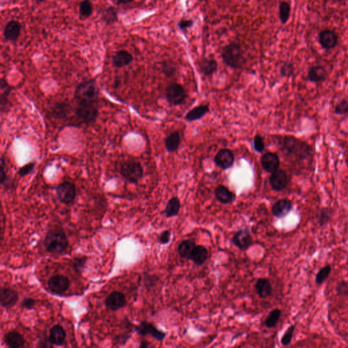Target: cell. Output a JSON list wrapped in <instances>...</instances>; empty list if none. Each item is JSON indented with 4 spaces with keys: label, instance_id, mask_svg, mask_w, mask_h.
Wrapping results in <instances>:
<instances>
[{
    "label": "cell",
    "instance_id": "7402d4cb",
    "mask_svg": "<svg viewBox=\"0 0 348 348\" xmlns=\"http://www.w3.org/2000/svg\"><path fill=\"white\" fill-rule=\"evenodd\" d=\"M214 196L216 200L224 205L233 204L236 200V195L225 186H217L214 190Z\"/></svg>",
    "mask_w": 348,
    "mask_h": 348
},
{
    "label": "cell",
    "instance_id": "4316f807",
    "mask_svg": "<svg viewBox=\"0 0 348 348\" xmlns=\"http://www.w3.org/2000/svg\"><path fill=\"white\" fill-rule=\"evenodd\" d=\"M196 246V243L193 240H183L177 247V254L182 259L190 261L192 253Z\"/></svg>",
    "mask_w": 348,
    "mask_h": 348
},
{
    "label": "cell",
    "instance_id": "30bf717a",
    "mask_svg": "<svg viewBox=\"0 0 348 348\" xmlns=\"http://www.w3.org/2000/svg\"><path fill=\"white\" fill-rule=\"evenodd\" d=\"M231 243L242 252H245L254 244L250 230L247 228L237 231L231 238Z\"/></svg>",
    "mask_w": 348,
    "mask_h": 348
},
{
    "label": "cell",
    "instance_id": "c3c4849f",
    "mask_svg": "<svg viewBox=\"0 0 348 348\" xmlns=\"http://www.w3.org/2000/svg\"><path fill=\"white\" fill-rule=\"evenodd\" d=\"M171 231L165 230L162 231L158 236V242L161 245H167L171 241Z\"/></svg>",
    "mask_w": 348,
    "mask_h": 348
},
{
    "label": "cell",
    "instance_id": "680465c9",
    "mask_svg": "<svg viewBox=\"0 0 348 348\" xmlns=\"http://www.w3.org/2000/svg\"></svg>",
    "mask_w": 348,
    "mask_h": 348
},
{
    "label": "cell",
    "instance_id": "816d5d0a",
    "mask_svg": "<svg viewBox=\"0 0 348 348\" xmlns=\"http://www.w3.org/2000/svg\"><path fill=\"white\" fill-rule=\"evenodd\" d=\"M194 21L193 20L181 19L177 23V27L181 30H186L188 28H191L193 26Z\"/></svg>",
    "mask_w": 348,
    "mask_h": 348
},
{
    "label": "cell",
    "instance_id": "f546056e",
    "mask_svg": "<svg viewBox=\"0 0 348 348\" xmlns=\"http://www.w3.org/2000/svg\"><path fill=\"white\" fill-rule=\"evenodd\" d=\"M181 209V202L178 197H174L167 203L166 208L163 211L167 218L177 216Z\"/></svg>",
    "mask_w": 348,
    "mask_h": 348
},
{
    "label": "cell",
    "instance_id": "681fc988",
    "mask_svg": "<svg viewBox=\"0 0 348 348\" xmlns=\"http://www.w3.org/2000/svg\"><path fill=\"white\" fill-rule=\"evenodd\" d=\"M35 305H36V301L31 297L25 298L21 303V306L23 308L30 310L34 309Z\"/></svg>",
    "mask_w": 348,
    "mask_h": 348
},
{
    "label": "cell",
    "instance_id": "f5cc1de1",
    "mask_svg": "<svg viewBox=\"0 0 348 348\" xmlns=\"http://www.w3.org/2000/svg\"><path fill=\"white\" fill-rule=\"evenodd\" d=\"M144 279L145 286L146 287H152L155 286L158 278L156 276H147L144 278Z\"/></svg>",
    "mask_w": 348,
    "mask_h": 348
},
{
    "label": "cell",
    "instance_id": "ac0fdd59",
    "mask_svg": "<svg viewBox=\"0 0 348 348\" xmlns=\"http://www.w3.org/2000/svg\"><path fill=\"white\" fill-rule=\"evenodd\" d=\"M262 168L267 173L272 174L278 170L280 166L279 158L274 152H267L261 157Z\"/></svg>",
    "mask_w": 348,
    "mask_h": 348
},
{
    "label": "cell",
    "instance_id": "8d00e7d4",
    "mask_svg": "<svg viewBox=\"0 0 348 348\" xmlns=\"http://www.w3.org/2000/svg\"><path fill=\"white\" fill-rule=\"evenodd\" d=\"M93 12V3L91 0H83L79 6V13L80 19L83 20L90 17Z\"/></svg>",
    "mask_w": 348,
    "mask_h": 348
},
{
    "label": "cell",
    "instance_id": "f35d334b",
    "mask_svg": "<svg viewBox=\"0 0 348 348\" xmlns=\"http://www.w3.org/2000/svg\"><path fill=\"white\" fill-rule=\"evenodd\" d=\"M290 10H291V8H290L289 3L287 1H281L279 6V17L282 24H286L287 21L289 19Z\"/></svg>",
    "mask_w": 348,
    "mask_h": 348
},
{
    "label": "cell",
    "instance_id": "484cf974",
    "mask_svg": "<svg viewBox=\"0 0 348 348\" xmlns=\"http://www.w3.org/2000/svg\"><path fill=\"white\" fill-rule=\"evenodd\" d=\"M255 290L259 298L267 299L273 293L272 283L267 278H258L256 282Z\"/></svg>",
    "mask_w": 348,
    "mask_h": 348
},
{
    "label": "cell",
    "instance_id": "44dd1931",
    "mask_svg": "<svg viewBox=\"0 0 348 348\" xmlns=\"http://www.w3.org/2000/svg\"><path fill=\"white\" fill-rule=\"evenodd\" d=\"M66 339V332L60 324H56L49 331L48 340L53 346H64Z\"/></svg>",
    "mask_w": 348,
    "mask_h": 348
},
{
    "label": "cell",
    "instance_id": "e0dca14e",
    "mask_svg": "<svg viewBox=\"0 0 348 348\" xmlns=\"http://www.w3.org/2000/svg\"><path fill=\"white\" fill-rule=\"evenodd\" d=\"M12 91V86L8 83L6 78L0 80V106L1 113H6L10 110V102L9 97Z\"/></svg>",
    "mask_w": 348,
    "mask_h": 348
},
{
    "label": "cell",
    "instance_id": "db71d44e",
    "mask_svg": "<svg viewBox=\"0 0 348 348\" xmlns=\"http://www.w3.org/2000/svg\"><path fill=\"white\" fill-rule=\"evenodd\" d=\"M150 344L148 342H147L146 340H143L141 341L140 343V345H139V347L140 348H147L150 347Z\"/></svg>",
    "mask_w": 348,
    "mask_h": 348
},
{
    "label": "cell",
    "instance_id": "1f68e13d",
    "mask_svg": "<svg viewBox=\"0 0 348 348\" xmlns=\"http://www.w3.org/2000/svg\"><path fill=\"white\" fill-rule=\"evenodd\" d=\"M326 78V71L322 66H312L308 71V78L310 82H320L325 80Z\"/></svg>",
    "mask_w": 348,
    "mask_h": 348
},
{
    "label": "cell",
    "instance_id": "5b68a950",
    "mask_svg": "<svg viewBox=\"0 0 348 348\" xmlns=\"http://www.w3.org/2000/svg\"><path fill=\"white\" fill-rule=\"evenodd\" d=\"M221 57L223 62L233 69H240L245 62L242 46L237 42H231L222 48Z\"/></svg>",
    "mask_w": 348,
    "mask_h": 348
},
{
    "label": "cell",
    "instance_id": "7bdbcfd3",
    "mask_svg": "<svg viewBox=\"0 0 348 348\" xmlns=\"http://www.w3.org/2000/svg\"><path fill=\"white\" fill-rule=\"evenodd\" d=\"M35 165H36V163L34 162V161L27 163L25 166L19 168L17 172L18 175L20 177L26 176V175H29V174H31L34 171V169L35 168Z\"/></svg>",
    "mask_w": 348,
    "mask_h": 348
},
{
    "label": "cell",
    "instance_id": "11a10c76",
    "mask_svg": "<svg viewBox=\"0 0 348 348\" xmlns=\"http://www.w3.org/2000/svg\"><path fill=\"white\" fill-rule=\"evenodd\" d=\"M134 0H118V3H121V4H128L133 2Z\"/></svg>",
    "mask_w": 348,
    "mask_h": 348
},
{
    "label": "cell",
    "instance_id": "7dc6e473",
    "mask_svg": "<svg viewBox=\"0 0 348 348\" xmlns=\"http://www.w3.org/2000/svg\"><path fill=\"white\" fill-rule=\"evenodd\" d=\"M335 113L337 115L348 114V100H344L337 104L335 108Z\"/></svg>",
    "mask_w": 348,
    "mask_h": 348
},
{
    "label": "cell",
    "instance_id": "3957f363",
    "mask_svg": "<svg viewBox=\"0 0 348 348\" xmlns=\"http://www.w3.org/2000/svg\"><path fill=\"white\" fill-rule=\"evenodd\" d=\"M74 114L78 121L86 126L96 123L99 115L98 102H76Z\"/></svg>",
    "mask_w": 348,
    "mask_h": 348
},
{
    "label": "cell",
    "instance_id": "6f0895ef",
    "mask_svg": "<svg viewBox=\"0 0 348 348\" xmlns=\"http://www.w3.org/2000/svg\"><path fill=\"white\" fill-rule=\"evenodd\" d=\"M197 1H207V0H197Z\"/></svg>",
    "mask_w": 348,
    "mask_h": 348
},
{
    "label": "cell",
    "instance_id": "b9f144b4",
    "mask_svg": "<svg viewBox=\"0 0 348 348\" xmlns=\"http://www.w3.org/2000/svg\"><path fill=\"white\" fill-rule=\"evenodd\" d=\"M87 263V257L86 256H80V257L75 258L71 261V265L73 270L77 273H81L84 266Z\"/></svg>",
    "mask_w": 348,
    "mask_h": 348
},
{
    "label": "cell",
    "instance_id": "f1b7e54d",
    "mask_svg": "<svg viewBox=\"0 0 348 348\" xmlns=\"http://www.w3.org/2000/svg\"><path fill=\"white\" fill-rule=\"evenodd\" d=\"M208 256L209 252L208 249L204 245H199L194 249L190 261H193L194 264L197 266L200 267L207 261Z\"/></svg>",
    "mask_w": 348,
    "mask_h": 348
},
{
    "label": "cell",
    "instance_id": "ab89813d",
    "mask_svg": "<svg viewBox=\"0 0 348 348\" xmlns=\"http://www.w3.org/2000/svg\"><path fill=\"white\" fill-rule=\"evenodd\" d=\"M331 266L330 265L322 267L315 276V282L317 285H322L331 275Z\"/></svg>",
    "mask_w": 348,
    "mask_h": 348
},
{
    "label": "cell",
    "instance_id": "83f0119b",
    "mask_svg": "<svg viewBox=\"0 0 348 348\" xmlns=\"http://www.w3.org/2000/svg\"><path fill=\"white\" fill-rule=\"evenodd\" d=\"M198 70L204 76H212L218 70V63L213 59H203L199 62Z\"/></svg>",
    "mask_w": 348,
    "mask_h": 348
},
{
    "label": "cell",
    "instance_id": "4fadbf2b",
    "mask_svg": "<svg viewBox=\"0 0 348 348\" xmlns=\"http://www.w3.org/2000/svg\"><path fill=\"white\" fill-rule=\"evenodd\" d=\"M270 183L274 191H282L289 183L286 172L281 169H278L276 172H273L270 177Z\"/></svg>",
    "mask_w": 348,
    "mask_h": 348
},
{
    "label": "cell",
    "instance_id": "9a60e30c",
    "mask_svg": "<svg viewBox=\"0 0 348 348\" xmlns=\"http://www.w3.org/2000/svg\"><path fill=\"white\" fill-rule=\"evenodd\" d=\"M235 162L234 154L228 148H222L214 157V163L218 168L226 170L232 168Z\"/></svg>",
    "mask_w": 348,
    "mask_h": 348
},
{
    "label": "cell",
    "instance_id": "7a4b0ae2",
    "mask_svg": "<svg viewBox=\"0 0 348 348\" xmlns=\"http://www.w3.org/2000/svg\"><path fill=\"white\" fill-rule=\"evenodd\" d=\"M44 246L47 252L61 254L67 250L69 241L62 228L55 227L50 229L44 240Z\"/></svg>",
    "mask_w": 348,
    "mask_h": 348
},
{
    "label": "cell",
    "instance_id": "ffe728a7",
    "mask_svg": "<svg viewBox=\"0 0 348 348\" xmlns=\"http://www.w3.org/2000/svg\"><path fill=\"white\" fill-rule=\"evenodd\" d=\"M21 25L16 20L9 21L3 31V36L8 42H15L21 35Z\"/></svg>",
    "mask_w": 348,
    "mask_h": 348
},
{
    "label": "cell",
    "instance_id": "f907efd6",
    "mask_svg": "<svg viewBox=\"0 0 348 348\" xmlns=\"http://www.w3.org/2000/svg\"><path fill=\"white\" fill-rule=\"evenodd\" d=\"M162 70L165 74L168 77L173 76L174 73H175V68L171 64H169V63H165V64H163Z\"/></svg>",
    "mask_w": 348,
    "mask_h": 348
},
{
    "label": "cell",
    "instance_id": "6da1fadb",
    "mask_svg": "<svg viewBox=\"0 0 348 348\" xmlns=\"http://www.w3.org/2000/svg\"><path fill=\"white\" fill-rule=\"evenodd\" d=\"M279 145L285 155L292 156L300 160L308 159L311 155L310 145L293 136H284L279 141Z\"/></svg>",
    "mask_w": 348,
    "mask_h": 348
},
{
    "label": "cell",
    "instance_id": "bcb514c9",
    "mask_svg": "<svg viewBox=\"0 0 348 348\" xmlns=\"http://www.w3.org/2000/svg\"><path fill=\"white\" fill-rule=\"evenodd\" d=\"M294 70H295V68H294L293 65L291 63L286 62L281 66L280 73L282 76L290 77L293 75Z\"/></svg>",
    "mask_w": 348,
    "mask_h": 348
},
{
    "label": "cell",
    "instance_id": "d590c367",
    "mask_svg": "<svg viewBox=\"0 0 348 348\" xmlns=\"http://www.w3.org/2000/svg\"><path fill=\"white\" fill-rule=\"evenodd\" d=\"M102 19L106 25H111L118 21L117 10L114 7L110 6L104 9L102 11Z\"/></svg>",
    "mask_w": 348,
    "mask_h": 348
},
{
    "label": "cell",
    "instance_id": "52a82bcc",
    "mask_svg": "<svg viewBox=\"0 0 348 348\" xmlns=\"http://www.w3.org/2000/svg\"><path fill=\"white\" fill-rule=\"evenodd\" d=\"M57 198L62 204L69 205L76 200V187L74 183L64 181L55 187Z\"/></svg>",
    "mask_w": 348,
    "mask_h": 348
},
{
    "label": "cell",
    "instance_id": "f6af8a7d",
    "mask_svg": "<svg viewBox=\"0 0 348 348\" xmlns=\"http://www.w3.org/2000/svg\"><path fill=\"white\" fill-rule=\"evenodd\" d=\"M337 295L340 297L348 296V281L342 280L339 281L336 286Z\"/></svg>",
    "mask_w": 348,
    "mask_h": 348
},
{
    "label": "cell",
    "instance_id": "d6a6232c",
    "mask_svg": "<svg viewBox=\"0 0 348 348\" xmlns=\"http://www.w3.org/2000/svg\"><path fill=\"white\" fill-rule=\"evenodd\" d=\"M180 144V136L177 131L170 133V135L165 139V146L169 152L177 151Z\"/></svg>",
    "mask_w": 348,
    "mask_h": 348
},
{
    "label": "cell",
    "instance_id": "8fae6325",
    "mask_svg": "<svg viewBox=\"0 0 348 348\" xmlns=\"http://www.w3.org/2000/svg\"><path fill=\"white\" fill-rule=\"evenodd\" d=\"M72 112H74V107H72L70 102L64 100L54 104L50 113L55 119L64 121L67 119Z\"/></svg>",
    "mask_w": 348,
    "mask_h": 348
},
{
    "label": "cell",
    "instance_id": "d6986e66",
    "mask_svg": "<svg viewBox=\"0 0 348 348\" xmlns=\"http://www.w3.org/2000/svg\"><path fill=\"white\" fill-rule=\"evenodd\" d=\"M293 208V204L290 200L282 199L277 201L272 206L273 215L277 218H285L289 214Z\"/></svg>",
    "mask_w": 348,
    "mask_h": 348
},
{
    "label": "cell",
    "instance_id": "74e56055",
    "mask_svg": "<svg viewBox=\"0 0 348 348\" xmlns=\"http://www.w3.org/2000/svg\"><path fill=\"white\" fill-rule=\"evenodd\" d=\"M333 211L331 208H324L320 209L317 214V219L319 225L322 226L326 225L331 220Z\"/></svg>",
    "mask_w": 348,
    "mask_h": 348
},
{
    "label": "cell",
    "instance_id": "60d3db41",
    "mask_svg": "<svg viewBox=\"0 0 348 348\" xmlns=\"http://www.w3.org/2000/svg\"><path fill=\"white\" fill-rule=\"evenodd\" d=\"M295 326L291 325L285 331L284 334L281 337V344L283 346H289L292 342L293 337L294 331H295Z\"/></svg>",
    "mask_w": 348,
    "mask_h": 348
},
{
    "label": "cell",
    "instance_id": "603a6c76",
    "mask_svg": "<svg viewBox=\"0 0 348 348\" xmlns=\"http://www.w3.org/2000/svg\"><path fill=\"white\" fill-rule=\"evenodd\" d=\"M5 344L10 348L26 347V340L23 335L16 331H9L3 337Z\"/></svg>",
    "mask_w": 348,
    "mask_h": 348
},
{
    "label": "cell",
    "instance_id": "2e32d148",
    "mask_svg": "<svg viewBox=\"0 0 348 348\" xmlns=\"http://www.w3.org/2000/svg\"><path fill=\"white\" fill-rule=\"evenodd\" d=\"M104 303L107 309L117 311L126 306V297L122 292L113 291L105 298Z\"/></svg>",
    "mask_w": 348,
    "mask_h": 348
},
{
    "label": "cell",
    "instance_id": "ba28073f",
    "mask_svg": "<svg viewBox=\"0 0 348 348\" xmlns=\"http://www.w3.org/2000/svg\"><path fill=\"white\" fill-rule=\"evenodd\" d=\"M135 331L141 337H144L147 335H150L152 338L160 342H163L166 340L167 336L166 332L158 329L155 324L147 321H142L138 326H136Z\"/></svg>",
    "mask_w": 348,
    "mask_h": 348
},
{
    "label": "cell",
    "instance_id": "836d02e7",
    "mask_svg": "<svg viewBox=\"0 0 348 348\" xmlns=\"http://www.w3.org/2000/svg\"><path fill=\"white\" fill-rule=\"evenodd\" d=\"M6 163L4 156L1 155V164H0V184L5 191H8L13 187V182H11L6 170Z\"/></svg>",
    "mask_w": 348,
    "mask_h": 348
},
{
    "label": "cell",
    "instance_id": "4dcf8cb0",
    "mask_svg": "<svg viewBox=\"0 0 348 348\" xmlns=\"http://www.w3.org/2000/svg\"><path fill=\"white\" fill-rule=\"evenodd\" d=\"M209 112V107L208 105H198V106L194 107L192 110L186 114L185 119L188 122H193L198 121L206 116L208 112Z\"/></svg>",
    "mask_w": 348,
    "mask_h": 348
},
{
    "label": "cell",
    "instance_id": "d4e9b609",
    "mask_svg": "<svg viewBox=\"0 0 348 348\" xmlns=\"http://www.w3.org/2000/svg\"><path fill=\"white\" fill-rule=\"evenodd\" d=\"M134 62V57L132 54L125 50H121L116 52L113 55L112 59V65L116 68L126 67Z\"/></svg>",
    "mask_w": 348,
    "mask_h": 348
},
{
    "label": "cell",
    "instance_id": "cb8c5ba5",
    "mask_svg": "<svg viewBox=\"0 0 348 348\" xmlns=\"http://www.w3.org/2000/svg\"><path fill=\"white\" fill-rule=\"evenodd\" d=\"M319 42L323 48L330 50L337 46L338 38L334 32L329 30H323L319 34Z\"/></svg>",
    "mask_w": 348,
    "mask_h": 348
},
{
    "label": "cell",
    "instance_id": "7c38bea8",
    "mask_svg": "<svg viewBox=\"0 0 348 348\" xmlns=\"http://www.w3.org/2000/svg\"><path fill=\"white\" fill-rule=\"evenodd\" d=\"M70 283L68 277L62 274L51 276L48 280L49 290L55 294H62L69 289Z\"/></svg>",
    "mask_w": 348,
    "mask_h": 348
},
{
    "label": "cell",
    "instance_id": "5bb4252c",
    "mask_svg": "<svg viewBox=\"0 0 348 348\" xmlns=\"http://www.w3.org/2000/svg\"><path fill=\"white\" fill-rule=\"evenodd\" d=\"M19 300V294L14 288L8 286L1 287L0 292L1 306L6 309H10L15 306Z\"/></svg>",
    "mask_w": 348,
    "mask_h": 348
},
{
    "label": "cell",
    "instance_id": "e575fe53",
    "mask_svg": "<svg viewBox=\"0 0 348 348\" xmlns=\"http://www.w3.org/2000/svg\"><path fill=\"white\" fill-rule=\"evenodd\" d=\"M281 315V310L279 309L273 310L272 311L270 312L268 315L266 317L265 320V326H266L268 329H273V328H275L278 322H279V319Z\"/></svg>",
    "mask_w": 348,
    "mask_h": 348
},
{
    "label": "cell",
    "instance_id": "ee69618b",
    "mask_svg": "<svg viewBox=\"0 0 348 348\" xmlns=\"http://www.w3.org/2000/svg\"><path fill=\"white\" fill-rule=\"evenodd\" d=\"M253 148L256 152H259V153H261L265 150L264 139L261 136L257 134L254 136V140H253Z\"/></svg>",
    "mask_w": 348,
    "mask_h": 348
},
{
    "label": "cell",
    "instance_id": "9c48e42d",
    "mask_svg": "<svg viewBox=\"0 0 348 348\" xmlns=\"http://www.w3.org/2000/svg\"><path fill=\"white\" fill-rule=\"evenodd\" d=\"M166 98L168 103L172 105H180L184 103L186 98V92L180 84H169L166 89Z\"/></svg>",
    "mask_w": 348,
    "mask_h": 348
},
{
    "label": "cell",
    "instance_id": "277c9868",
    "mask_svg": "<svg viewBox=\"0 0 348 348\" xmlns=\"http://www.w3.org/2000/svg\"><path fill=\"white\" fill-rule=\"evenodd\" d=\"M99 96L100 89L94 79H88L80 82L73 94L75 102H98Z\"/></svg>",
    "mask_w": 348,
    "mask_h": 348
},
{
    "label": "cell",
    "instance_id": "9f6ffc18",
    "mask_svg": "<svg viewBox=\"0 0 348 348\" xmlns=\"http://www.w3.org/2000/svg\"><path fill=\"white\" fill-rule=\"evenodd\" d=\"M32 1H35V2H36L37 3H40L44 2V1H46V0H32Z\"/></svg>",
    "mask_w": 348,
    "mask_h": 348
},
{
    "label": "cell",
    "instance_id": "8992f818",
    "mask_svg": "<svg viewBox=\"0 0 348 348\" xmlns=\"http://www.w3.org/2000/svg\"><path fill=\"white\" fill-rule=\"evenodd\" d=\"M119 173L127 182L137 184L143 176V168L139 161L127 160L120 166Z\"/></svg>",
    "mask_w": 348,
    "mask_h": 348
}]
</instances>
